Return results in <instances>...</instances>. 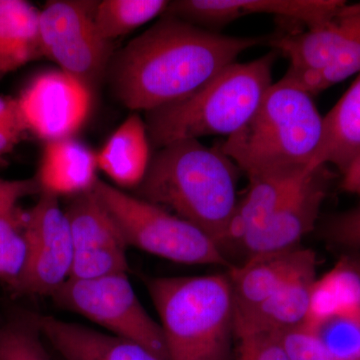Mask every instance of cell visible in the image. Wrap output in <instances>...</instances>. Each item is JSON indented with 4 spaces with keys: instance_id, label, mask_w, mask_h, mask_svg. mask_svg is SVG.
<instances>
[{
    "instance_id": "cell-1",
    "label": "cell",
    "mask_w": 360,
    "mask_h": 360,
    "mask_svg": "<svg viewBox=\"0 0 360 360\" xmlns=\"http://www.w3.org/2000/svg\"><path fill=\"white\" fill-rule=\"evenodd\" d=\"M269 39L210 32L163 13L112 56L106 77L125 108L148 112L191 96Z\"/></svg>"
},
{
    "instance_id": "cell-2",
    "label": "cell",
    "mask_w": 360,
    "mask_h": 360,
    "mask_svg": "<svg viewBox=\"0 0 360 360\" xmlns=\"http://www.w3.org/2000/svg\"><path fill=\"white\" fill-rule=\"evenodd\" d=\"M239 172L219 146L207 148L198 139H187L167 144L151 156L135 191L137 198L198 227L222 251L238 202Z\"/></svg>"
},
{
    "instance_id": "cell-3",
    "label": "cell",
    "mask_w": 360,
    "mask_h": 360,
    "mask_svg": "<svg viewBox=\"0 0 360 360\" xmlns=\"http://www.w3.org/2000/svg\"><path fill=\"white\" fill-rule=\"evenodd\" d=\"M323 116L310 94L281 78L255 115L219 148L248 180L302 177L311 172L321 146Z\"/></svg>"
},
{
    "instance_id": "cell-4",
    "label": "cell",
    "mask_w": 360,
    "mask_h": 360,
    "mask_svg": "<svg viewBox=\"0 0 360 360\" xmlns=\"http://www.w3.org/2000/svg\"><path fill=\"white\" fill-rule=\"evenodd\" d=\"M170 360H233L236 302L229 274L146 281Z\"/></svg>"
},
{
    "instance_id": "cell-5",
    "label": "cell",
    "mask_w": 360,
    "mask_h": 360,
    "mask_svg": "<svg viewBox=\"0 0 360 360\" xmlns=\"http://www.w3.org/2000/svg\"><path fill=\"white\" fill-rule=\"evenodd\" d=\"M276 51L250 63H232L191 96L146 112L149 141L172 142L210 135L229 137L250 122L271 86Z\"/></svg>"
},
{
    "instance_id": "cell-6",
    "label": "cell",
    "mask_w": 360,
    "mask_h": 360,
    "mask_svg": "<svg viewBox=\"0 0 360 360\" xmlns=\"http://www.w3.org/2000/svg\"><path fill=\"white\" fill-rule=\"evenodd\" d=\"M94 193L120 226L129 248L175 264L217 265L229 270L233 266L212 238L165 208L101 179Z\"/></svg>"
},
{
    "instance_id": "cell-7",
    "label": "cell",
    "mask_w": 360,
    "mask_h": 360,
    "mask_svg": "<svg viewBox=\"0 0 360 360\" xmlns=\"http://www.w3.org/2000/svg\"><path fill=\"white\" fill-rule=\"evenodd\" d=\"M51 298L60 309L82 315L106 333L134 341L161 359L170 360L160 322L144 309L129 274L70 278Z\"/></svg>"
},
{
    "instance_id": "cell-8",
    "label": "cell",
    "mask_w": 360,
    "mask_h": 360,
    "mask_svg": "<svg viewBox=\"0 0 360 360\" xmlns=\"http://www.w3.org/2000/svg\"><path fill=\"white\" fill-rule=\"evenodd\" d=\"M97 4L90 0H53L39 13L42 56L91 91L108 75L113 56L112 42L104 39L97 30Z\"/></svg>"
},
{
    "instance_id": "cell-9",
    "label": "cell",
    "mask_w": 360,
    "mask_h": 360,
    "mask_svg": "<svg viewBox=\"0 0 360 360\" xmlns=\"http://www.w3.org/2000/svg\"><path fill=\"white\" fill-rule=\"evenodd\" d=\"M27 262L13 290L21 295L52 296L70 278L73 243L70 224L58 196L40 193L25 212Z\"/></svg>"
},
{
    "instance_id": "cell-10",
    "label": "cell",
    "mask_w": 360,
    "mask_h": 360,
    "mask_svg": "<svg viewBox=\"0 0 360 360\" xmlns=\"http://www.w3.org/2000/svg\"><path fill=\"white\" fill-rule=\"evenodd\" d=\"M63 210L73 243L70 278L94 279L129 274V245L94 191L70 198Z\"/></svg>"
},
{
    "instance_id": "cell-11",
    "label": "cell",
    "mask_w": 360,
    "mask_h": 360,
    "mask_svg": "<svg viewBox=\"0 0 360 360\" xmlns=\"http://www.w3.org/2000/svg\"><path fill=\"white\" fill-rule=\"evenodd\" d=\"M92 91L63 70L45 71L21 92V112L28 131L46 142L73 137L91 110Z\"/></svg>"
},
{
    "instance_id": "cell-12",
    "label": "cell",
    "mask_w": 360,
    "mask_h": 360,
    "mask_svg": "<svg viewBox=\"0 0 360 360\" xmlns=\"http://www.w3.org/2000/svg\"><path fill=\"white\" fill-rule=\"evenodd\" d=\"M347 4L341 0H176L165 13L210 32L253 14L271 15L304 30L326 25Z\"/></svg>"
},
{
    "instance_id": "cell-13",
    "label": "cell",
    "mask_w": 360,
    "mask_h": 360,
    "mask_svg": "<svg viewBox=\"0 0 360 360\" xmlns=\"http://www.w3.org/2000/svg\"><path fill=\"white\" fill-rule=\"evenodd\" d=\"M331 179L328 165L309 172L269 219L241 241L245 259L298 248L316 226Z\"/></svg>"
},
{
    "instance_id": "cell-14",
    "label": "cell",
    "mask_w": 360,
    "mask_h": 360,
    "mask_svg": "<svg viewBox=\"0 0 360 360\" xmlns=\"http://www.w3.org/2000/svg\"><path fill=\"white\" fill-rule=\"evenodd\" d=\"M360 32V2L345 4L326 25L274 37L269 44L290 60V77L323 70Z\"/></svg>"
},
{
    "instance_id": "cell-15",
    "label": "cell",
    "mask_w": 360,
    "mask_h": 360,
    "mask_svg": "<svg viewBox=\"0 0 360 360\" xmlns=\"http://www.w3.org/2000/svg\"><path fill=\"white\" fill-rule=\"evenodd\" d=\"M45 341L61 360H162L134 341L51 315H34Z\"/></svg>"
},
{
    "instance_id": "cell-16",
    "label": "cell",
    "mask_w": 360,
    "mask_h": 360,
    "mask_svg": "<svg viewBox=\"0 0 360 360\" xmlns=\"http://www.w3.org/2000/svg\"><path fill=\"white\" fill-rule=\"evenodd\" d=\"M314 255L312 250L296 248L257 255L233 265L227 274L236 311H250L262 304Z\"/></svg>"
},
{
    "instance_id": "cell-17",
    "label": "cell",
    "mask_w": 360,
    "mask_h": 360,
    "mask_svg": "<svg viewBox=\"0 0 360 360\" xmlns=\"http://www.w3.org/2000/svg\"><path fill=\"white\" fill-rule=\"evenodd\" d=\"M97 170L96 153L68 137L46 142L35 179L40 193L70 198L94 191L99 179Z\"/></svg>"
},
{
    "instance_id": "cell-18",
    "label": "cell",
    "mask_w": 360,
    "mask_h": 360,
    "mask_svg": "<svg viewBox=\"0 0 360 360\" xmlns=\"http://www.w3.org/2000/svg\"><path fill=\"white\" fill-rule=\"evenodd\" d=\"M316 279V255L307 260L264 302L250 311H236V321L283 333L307 323L310 295Z\"/></svg>"
},
{
    "instance_id": "cell-19",
    "label": "cell",
    "mask_w": 360,
    "mask_h": 360,
    "mask_svg": "<svg viewBox=\"0 0 360 360\" xmlns=\"http://www.w3.org/2000/svg\"><path fill=\"white\" fill-rule=\"evenodd\" d=\"M97 167L120 189L139 186L150 163V141L146 122L131 115L96 153Z\"/></svg>"
},
{
    "instance_id": "cell-20",
    "label": "cell",
    "mask_w": 360,
    "mask_h": 360,
    "mask_svg": "<svg viewBox=\"0 0 360 360\" xmlns=\"http://www.w3.org/2000/svg\"><path fill=\"white\" fill-rule=\"evenodd\" d=\"M360 155V75L323 116L321 146L310 170L333 165L341 174Z\"/></svg>"
},
{
    "instance_id": "cell-21",
    "label": "cell",
    "mask_w": 360,
    "mask_h": 360,
    "mask_svg": "<svg viewBox=\"0 0 360 360\" xmlns=\"http://www.w3.org/2000/svg\"><path fill=\"white\" fill-rule=\"evenodd\" d=\"M338 314L360 316V257L343 255L333 269L315 279L307 326L310 328Z\"/></svg>"
},
{
    "instance_id": "cell-22",
    "label": "cell",
    "mask_w": 360,
    "mask_h": 360,
    "mask_svg": "<svg viewBox=\"0 0 360 360\" xmlns=\"http://www.w3.org/2000/svg\"><path fill=\"white\" fill-rule=\"evenodd\" d=\"M39 13L25 0H0V75L41 58Z\"/></svg>"
},
{
    "instance_id": "cell-23",
    "label": "cell",
    "mask_w": 360,
    "mask_h": 360,
    "mask_svg": "<svg viewBox=\"0 0 360 360\" xmlns=\"http://www.w3.org/2000/svg\"><path fill=\"white\" fill-rule=\"evenodd\" d=\"M305 176L250 180L248 191L243 200H238L227 229L222 248L225 257L229 248L239 246L250 232L264 224Z\"/></svg>"
},
{
    "instance_id": "cell-24",
    "label": "cell",
    "mask_w": 360,
    "mask_h": 360,
    "mask_svg": "<svg viewBox=\"0 0 360 360\" xmlns=\"http://www.w3.org/2000/svg\"><path fill=\"white\" fill-rule=\"evenodd\" d=\"M165 0H103L98 1L94 20L108 41L129 34L167 11Z\"/></svg>"
},
{
    "instance_id": "cell-25",
    "label": "cell",
    "mask_w": 360,
    "mask_h": 360,
    "mask_svg": "<svg viewBox=\"0 0 360 360\" xmlns=\"http://www.w3.org/2000/svg\"><path fill=\"white\" fill-rule=\"evenodd\" d=\"M28 250L25 212L18 206L0 219V283L11 290L25 271Z\"/></svg>"
},
{
    "instance_id": "cell-26",
    "label": "cell",
    "mask_w": 360,
    "mask_h": 360,
    "mask_svg": "<svg viewBox=\"0 0 360 360\" xmlns=\"http://www.w3.org/2000/svg\"><path fill=\"white\" fill-rule=\"evenodd\" d=\"M34 315L0 326V360H51Z\"/></svg>"
},
{
    "instance_id": "cell-27",
    "label": "cell",
    "mask_w": 360,
    "mask_h": 360,
    "mask_svg": "<svg viewBox=\"0 0 360 360\" xmlns=\"http://www.w3.org/2000/svg\"><path fill=\"white\" fill-rule=\"evenodd\" d=\"M354 75H360V32L323 70L283 78L314 96Z\"/></svg>"
},
{
    "instance_id": "cell-28",
    "label": "cell",
    "mask_w": 360,
    "mask_h": 360,
    "mask_svg": "<svg viewBox=\"0 0 360 360\" xmlns=\"http://www.w3.org/2000/svg\"><path fill=\"white\" fill-rule=\"evenodd\" d=\"M311 328L331 360H360L359 315H333Z\"/></svg>"
},
{
    "instance_id": "cell-29",
    "label": "cell",
    "mask_w": 360,
    "mask_h": 360,
    "mask_svg": "<svg viewBox=\"0 0 360 360\" xmlns=\"http://www.w3.org/2000/svg\"><path fill=\"white\" fill-rule=\"evenodd\" d=\"M236 360H290L281 333L236 321Z\"/></svg>"
},
{
    "instance_id": "cell-30",
    "label": "cell",
    "mask_w": 360,
    "mask_h": 360,
    "mask_svg": "<svg viewBox=\"0 0 360 360\" xmlns=\"http://www.w3.org/2000/svg\"><path fill=\"white\" fill-rule=\"evenodd\" d=\"M321 232L329 245L360 257V202L328 217L322 224Z\"/></svg>"
},
{
    "instance_id": "cell-31",
    "label": "cell",
    "mask_w": 360,
    "mask_h": 360,
    "mask_svg": "<svg viewBox=\"0 0 360 360\" xmlns=\"http://www.w3.org/2000/svg\"><path fill=\"white\" fill-rule=\"evenodd\" d=\"M27 131L18 99L0 96V158L11 153Z\"/></svg>"
},
{
    "instance_id": "cell-32",
    "label": "cell",
    "mask_w": 360,
    "mask_h": 360,
    "mask_svg": "<svg viewBox=\"0 0 360 360\" xmlns=\"http://www.w3.org/2000/svg\"><path fill=\"white\" fill-rule=\"evenodd\" d=\"M281 340L290 360H331L307 324L281 333Z\"/></svg>"
},
{
    "instance_id": "cell-33",
    "label": "cell",
    "mask_w": 360,
    "mask_h": 360,
    "mask_svg": "<svg viewBox=\"0 0 360 360\" xmlns=\"http://www.w3.org/2000/svg\"><path fill=\"white\" fill-rule=\"evenodd\" d=\"M40 187L37 179H6L0 177V219L18 207L22 198L39 194Z\"/></svg>"
},
{
    "instance_id": "cell-34",
    "label": "cell",
    "mask_w": 360,
    "mask_h": 360,
    "mask_svg": "<svg viewBox=\"0 0 360 360\" xmlns=\"http://www.w3.org/2000/svg\"><path fill=\"white\" fill-rule=\"evenodd\" d=\"M340 187L345 193L360 195V155L343 172Z\"/></svg>"
},
{
    "instance_id": "cell-35",
    "label": "cell",
    "mask_w": 360,
    "mask_h": 360,
    "mask_svg": "<svg viewBox=\"0 0 360 360\" xmlns=\"http://www.w3.org/2000/svg\"><path fill=\"white\" fill-rule=\"evenodd\" d=\"M2 77H4V75H0V78H1Z\"/></svg>"
}]
</instances>
